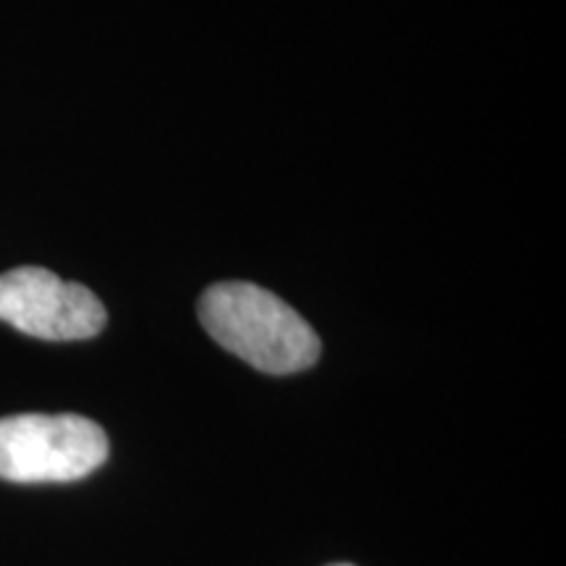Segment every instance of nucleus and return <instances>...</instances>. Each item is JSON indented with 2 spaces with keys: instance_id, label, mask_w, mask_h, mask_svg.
<instances>
[{
  "instance_id": "obj_3",
  "label": "nucleus",
  "mask_w": 566,
  "mask_h": 566,
  "mask_svg": "<svg viewBox=\"0 0 566 566\" xmlns=\"http://www.w3.org/2000/svg\"><path fill=\"white\" fill-rule=\"evenodd\" d=\"M105 307L82 283L45 268L0 273V321L42 342H84L105 328Z\"/></svg>"
},
{
  "instance_id": "obj_2",
  "label": "nucleus",
  "mask_w": 566,
  "mask_h": 566,
  "mask_svg": "<svg viewBox=\"0 0 566 566\" xmlns=\"http://www.w3.org/2000/svg\"><path fill=\"white\" fill-rule=\"evenodd\" d=\"M108 459V436L80 415L0 417V480L74 483Z\"/></svg>"
},
{
  "instance_id": "obj_1",
  "label": "nucleus",
  "mask_w": 566,
  "mask_h": 566,
  "mask_svg": "<svg viewBox=\"0 0 566 566\" xmlns=\"http://www.w3.org/2000/svg\"><path fill=\"white\" fill-rule=\"evenodd\" d=\"M205 331L247 365L271 375H292L315 365L321 338L304 317L263 286L216 283L200 300Z\"/></svg>"
},
{
  "instance_id": "obj_4",
  "label": "nucleus",
  "mask_w": 566,
  "mask_h": 566,
  "mask_svg": "<svg viewBox=\"0 0 566 566\" xmlns=\"http://www.w3.org/2000/svg\"><path fill=\"white\" fill-rule=\"evenodd\" d=\"M336 566H352V564H336Z\"/></svg>"
}]
</instances>
